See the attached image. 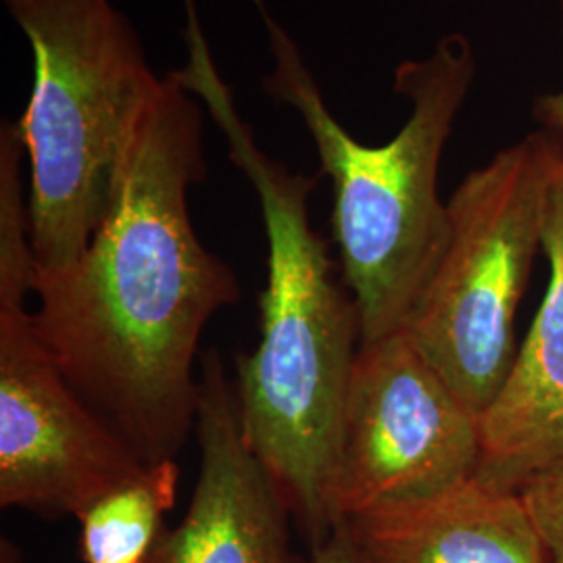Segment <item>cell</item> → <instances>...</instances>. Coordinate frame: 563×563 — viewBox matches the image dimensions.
Segmentation results:
<instances>
[{
  "instance_id": "6da1fadb",
  "label": "cell",
  "mask_w": 563,
  "mask_h": 563,
  "mask_svg": "<svg viewBox=\"0 0 563 563\" xmlns=\"http://www.w3.org/2000/svg\"><path fill=\"white\" fill-rule=\"evenodd\" d=\"M205 176L201 101L169 71L132 123L88 249L34 286L51 357L146 463L176 460L197 428L202 330L241 297L190 220L188 190Z\"/></svg>"
},
{
  "instance_id": "7a4b0ae2",
  "label": "cell",
  "mask_w": 563,
  "mask_h": 563,
  "mask_svg": "<svg viewBox=\"0 0 563 563\" xmlns=\"http://www.w3.org/2000/svg\"><path fill=\"white\" fill-rule=\"evenodd\" d=\"M184 7L188 59L172 74L220 128L230 159L257 192L267 239L260 344L251 355L236 357L241 426L313 549L332 534L323 488L362 349L360 316L311 223L316 180L263 153L213 60L195 0H184Z\"/></svg>"
},
{
  "instance_id": "3957f363",
  "label": "cell",
  "mask_w": 563,
  "mask_h": 563,
  "mask_svg": "<svg viewBox=\"0 0 563 563\" xmlns=\"http://www.w3.org/2000/svg\"><path fill=\"white\" fill-rule=\"evenodd\" d=\"M255 4L272 55L263 90L292 107L313 139L332 180V234L342 282L357 307L362 344L380 341L407 323L451 239L439 172L476 78L474 46L453 32L428 57L399 63L393 88L409 102V118L390 141L369 146L334 118L299 44L263 0Z\"/></svg>"
},
{
  "instance_id": "277c9868",
  "label": "cell",
  "mask_w": 563,
  "mask_h": 563,
  "mask_svg": "<svg viewBox=\"0 0 563 563\" xmlns=\"http://www.w3.org/2000/svg\"><path fill=\"white\" fill-rule=\"evenodd\" d=\"M34 55L20 123L36 276L80 260L109 209L123 146L162 78L113 0H2Z\"/></svg>"
},
{
  "instance_id": "5b68a950",
  "label": "cell",
  "mask_w": 563,
  "mask_h": 563,
  "mask_svg": "<svg viewBox=\"0 0 563 563\" xmlns=\"http://www.w3.org/2000/svg\"><path fill=\"white\" fill-rule=\"evenodd\" d=\"M563 134L539 128L472 169L449 199L451 239L402 330L483 416L514 367L516 316L543 251Z\"/></svg>"
},
{
  "instance_id": "8992f818",
  "label": "cell",
  "mask_w": 563,
  "mask_h": 563,
  "mask_svg": "<svg viewBox=\"0 0 563 563\" xmlns=\"http://www.w3.org/2000/svg\"><path fill=\"white\" fill-rule=\"evenodd\" d=\"M481 416L405 330L362 344L323 488L330 530L378 505L422 499L476 476Z\"/></svg>"
},
{
  "instance_id": "52a82bcc",
  "label": "cell",
  "mask_w": 563,
  "mask_h": 563,
  "mask_svg": "<svg viewBox=\"0 0 563 563\" xmlns=\"http://www.w3.org/2000/svg\"><path fill=\"white\" fill-rule=\"evenodd\" d=\"M146 465L63 376L27 295L0 292V507L78 518Z\"/></svg>"
},
{
  "instance_id": "ba28073f",
  "label": "cell",
  "mask_w": 563,
  "mask_h": 563,
  "mask_svg": "<svg viewBox=\"0 0 563 563\" xmlns=\"http://www.w3.org/2000/svg\"><path fill=\"white\" fill-rule=\"evenodd\" d=\"M197 434L199 481L181 522L163 534L162 562L301 563L288 537L292 507L246 443L218 351L202 355Z\"/></svg>"
},
{
  "instance_id": "9c48e42d",
  "label": "cell",
  "mask_w": 563,
  "mask_h": 563,
  "mask_svg": "<svg viewBox=\"0 0 563 563\" xmlns=\"http://www.w3.org/2000/svg\"><path fill=\"white\" fill-rule=\"evenodd\" d=\"M543 253L547 295L501 393L481 416L474 481L509 493L563 460V167L549 195Z\"/></svg>"
},
{
  "instance_id": "30bf717a",
  "label": "cell",
  "mask_w": 563,
  "mask_h": 563,
  "mask_svg": "<svg viewBox=\"0 0 563 563\" xmlns=\"http://www.w3.org/2000/svg\"><path fill=\"white\" fill-rule=\"evenodd\" d=\"M357 563H551L518 493L478 481L336 526Z\"/></svg>"
},
{
  "instance_id": "8fae6325",
  "label": "cell",
  "mask_w": 563,
  "mask_h": 563,
  "mask_svg": "<svg viewBox=\"0 0 563 563\" xmlns=\"http://www.w3.org/2000/svg\"><path fill=\"white\" fill-rule=\"evenodd\" d=\"M178 483L176 460H162L95 499L78 516L81 562H148L167 532L163 520L176 505Z\"/></svg>"
},
{
  "instance_id": "7c38bea8",
  "label": "cell",
  "mask_w": 563,
  "mask_h": 563,
  "mask_svg": "<svg viewBox=\"0 0 563 563\" xmlns=\"http://www.w3.org/2000/svg\"><path fill=\"white\" fill-rule=\"evenodd\" d=\"M518 495L543 539L551 563H563V460L528 478Z\"/></svg>"
},
{
  "instance_id": "4fadbf2b",
  "label": "cell",
  "mask_w": 563,
  "mask_h": 563,
  "mask_svg": "<svg viewBox=\"0 0 563 563\" xmlns=\"http://www.w3.org/2000/svg\"><path fill=\"white\" fill-rule=\"evenodd\" d=\"M558 2L563 18V0ZM532 118L539 123V128L563 134V90L541 95L532 104Z\"/></svg>"
},
{
  "instance_id": "5bb4252c",
  "label": "cell",
  "mask_w": 563,
  "mask_h": 563,
  "mask_svg": "<svg viewBox=\"0 0 563 563\" xmlns=\"http://www.w3.org/2000/svg\"><path fill=\"white\" fill-rule=\"evenodd\" d=\"M311 563H357L341 530L334 528L322 544L311 549Z\"/></svg>"
},
{
  "instance_id": "9a60e30c",
  "label": "cell",
  "mask_w": 563,
  "mask_h": 563,
  "mask_svg": "<svg viewBox=\"0 0 563 563\" xmlns=\"http://www.w3.org/2000/svg\"><path fill=\"white\" fill-rule=\"evenodd\" d=\"M0 563H25L20 547L13 543L9 537L0 539Z\"/></svg>"
},
{
  "instance_id": "2e32d148",
  "label": "cell",
  "mask_w": 563,
  "mask_h": 563,
  "mask_svg": "<svg viewBox=\"0 0 563 563\" xmlns=\"http://www.w3.org/2000/svg\"><path fill=\"white\" fill-rule=\"evenodd\" d=\"M157 549H159V547H157ZM144 563H163L162 558H159V551H155V553H153V558H151V560H148V562H144Z\"/></svg>"
},
{
  "instance_id": "e0dca14e",
  "label": "cell",
  "mask_w": 563,
  "mask_h": 563,
  "mask_svg": "<svg viewBox=\"0 0 563 563\" xmlns=\"http://www.w3.org/2000/svg\"><path fill=\"white\" fill-rule=\"evenodd\" d=\"M432 2H441V0H432Z\"/></svg>"
}]
</instances>
